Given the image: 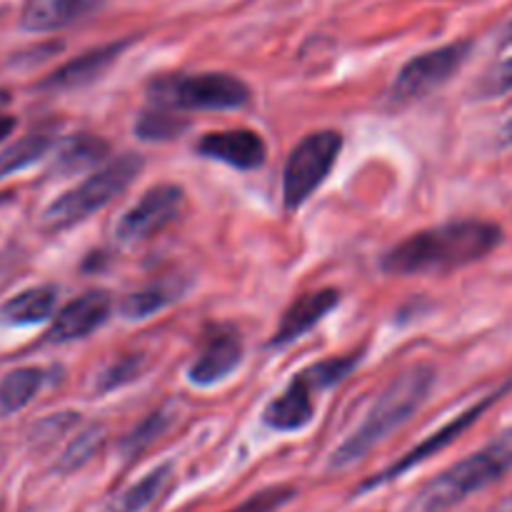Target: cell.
I'll use <instances>...</instances> for the list:
<instances>
[{"instance_id": "5b68a950", "label": "cell", "mask_w": 512, "mask_h": 512, "mask_svg": "<svg viewBox=\"0 0 512 512\" xmlns=\"http://www.w3.org/2000/svg\"><path fill=\"white\" fill-rule=\"evenodd\" d=\"M153 100L175 110H240L248 108L253 90L230 73H195L158 80Z\"/></svg>"}, {"instance_id": "cb8c5ba5", "label": "cell", "mask_w": 512, "mask_h": 512, "mask_svg": "<svg viewBox=\"0 0 512 512\" xmlns=\"http://www.w3.org/2000/svg\"><path fill=\"white\" fill-rule=\"evenodd\" d=\"M103 438H105V430L100 428V425H95V428H88V430H83L80 435H75L73 443L65 448V453L60 455V460H58L60 473H73V470L83 468V465L88 463L95 453H98L100 445H103Z\"/></svg>"}, {"instance_id": "1f68e13d", "label": "cell", "mask_w": 512, "mask_h": 512, "mask_svg": "<svg viewBox=\"0 0 512 512\" xmlns=\"http://www.w3.org/2000/svg\"><path fill=\"white\" fill-rule=\"evenodd\" d=\"M500 512H512V498L508 500V503L503 505V508H500Z\"/></svg>"}, {"instance_id": "4fadbf2b", "label": "cell", "mask_w": 512, "mask_h": 512, "mask_svg": "<svg viewBox=\"0 0 512 512\" xmlns=\"http://www.w3.org/2000/svg\"><path fill=\"white\" fill-rule=\"evenodd\" d=\"M318 393L315 385L310 383L308 373H298L288 383V388L268 403L263 410V420L268 428L278 430V433H295L313 423L315 418V403L313 395Z\"/></svg>"}, {"instance_id": "8fae6325", "label": "cell", "mask_w": 512, "mask_h": 512, "mask_svg": "<svg viewBox=\"0 0 512 512\" xmlns=\"http://www.w3.org/2000/svg\"><path fill=\"white\" fill-rule=\"evenodd\" d=\"M195 153L205 160L225 163L235 170H255L265 163V140L255 130H215L205 133L195 145Z\"/></svg>"}, {"instance_id": "d4e9b609", "label": "cell", "mask_w": 512, "mask_h": 512, "mask_svg": "<svg viewBox=\"0 0 512 512\" xmlns=\"http://www.w3.org/2000/svg\"><path fill=\"white\" fill-rule=\"evenodd\" d=\"M168 425H170V418L163 413V410L148 415V418H145L138 428L130 430L128 438H125L123 445H120V450H123L125 458H135L138 453H143V450L148 448L153 440H158L160 435L168 430Z\"/></svg>"}, {"instance_id": "3957f363", "label": "cell", "mask_w": 512, "mask_h": 512, "mask_svg": "<svg viewBox=\"0 0 512 512\" xmlns=\"http://www.w3.org/2000/svg\"><path fill=\"white\" fill-rule=\"evenodd\" d=\"M512 470V428L490 440L478 453L468 455L453 468L430 480L418 495L420 512H443L470 495L490 488Z\"/></svg>"}, {"instance_id": "7402d4cb", "label": "cell", "mask_w": 512, "mask_h": 512, "mask_svg": "<svg viewBox=\"0 0 512 512\" xmlns=\"http://www.w3.org/2000/svg\"><path fill=\"white\" fill-rule=\"evenodd\" d=\"M50 148H53V138H50V133H40V130L5 145L0 150V180L10 178V175L20 173V170L30 168L38 160H43Z\"/></svg>"}, {"instance_id": "9a60e30c", "label": "cell", "mask_w": 512, "mask_h": 512, "mask_svg": "<svg viewBox=\"0 0 512 512\" xmlns=\"http://www.w3.org/2000/svg\"><path fill=\"white\" fill-rule=\"evenodd\" d=\"M130 45V40H120V43H108L100 45V48L88 50V53L78 55V58L68 60L63 68H58L55 73H50L48 78L43 80L40 88L45 90H75L83 88V85H90L93 80H98L115 60L120 58L125 48Z\"/></svg>"}, {"instance_id": "ba28073f", "label": "cell", "mask_w": 512, "mask_h": 512, "mask_svg": "<svg viewBox=\"0 0 512 512\" xmlns=\"http://www.w3.org/2000/svg\"><path fill=\"white\" fill-rule=\"evenodd\" d=\"M185 208V190L173 183H160L145 190L143 198L120 218L115 235L120 243H143L180 218Z\"/></svg>"}, {"instance_id": "277c9868", "label": "cell", "mask_w": 512, "mask_h": 512, "mask_svg": "<svg viewBox=\"0 0 512 512\" xmlns=\"http://www.w3.org/2000/svg\"><path fill=\"white\" fill-rule=\"evenodd\" d=\"M143 165L145 160L138 153H123L120 158L110 160L108 165L88 175L83 183L60 195L55 203H50L43 213V225L50 233H60V230L83 223L85 218L105 208L115 195L123 193L138 178Z\"/></svg>"}, {"instance_id": "4316f807", "label": "cell", "mask_w": 512, "mask_h": 512, "mask_svg": "<svg viewBox=\"0 0 512 512\" xmlns=\"http://www.w3.org/2000/svg\"><path fill=\"white\" fill-rule=\"evenodd\" d=\"M140 370H143V360H140L138 355H133V358L115 360L108 370H103V373H100L98 393H110V390H118V388H123V385L133 383V380L140 375Z\"/></svg>"}, {"instance_id": "f546056e", "label": "cell", "mask_w": 512, "mask_h": 512, "mask_svg": "<svg viewBox=\"0 0 512 512\" xmlns=\"http://www.w3.org/2000/svg\"><path fill=\"white\" fill-rule=\"evenodd\" d=\"M498 145H500V148H512V118L503 125V128H500Z\"/></svg>"}, {"instance_id": "f1b7e54d", "label": "cell", "mask_w": 512, "mask_h": 512, "mask_svg": "<svg viewBox=\"0 0 512 512\" xmlns=\"http://www.w3.org/2000/svg\"><path fill=\"white\" fill-rule=\"evenodd\" d=\"M293 498V490L288 488H273V490H263L255 498H250L248 503H243L240 508H235L233 512H273L275 508H280L283 503Z\"/></svg>"}, {"instance_id": "ac0fdd59", "label": "cell", "mask_w": 512, "mask_h": 512, "mask_svg": "<svg viewBox=\"0 0 512 512\" xmlns=\"http://www.w3.org/2000/svg\"><path fill=\"white\" fill-rule=\"evenodd\" d=\"M110 153V145L103 138L90 133H78L70 135L63 145L58 148L55 155V170L58 173H80L85 168H93V165L103 163Z\"/></svg>"}, {"instance_id": "9c48e42d", "label": "cell", "mask_w": 512, "mask_h": 512, "mask_svg": "<svg viewBox=\"0 0 512 512\" xmlns=\"http://www.w3.org/2000/svg\"><path fill=\"white\" fill-rule=\"evenodd\" d=\"M508 390H510V385H505V388L495 390V393H490L488 398L480 400V403H475L473 408H468V410H465V413H460L455 420H450L448 425H443V428H440V430H435V433L430 435L428 440H423V443H420V445H415V448L410 450V453H405L403 458L398 460V463H393L388 470H383V473H380V475H375V478L365 480L363 488L358 490V495L368 493V490H375V488H380V485L390 483V480L400 478V475H405V473H408V470L418 468L420 463H425V460H430V458H433V455H438L440 450H445V448H448V445H453L455 440H458L460 435L465 433V430L473 428V425L478 423L480 418H483V413H488V410L493 408V405L498 403V400L503 398V395L508 393Z\"/></svg>"}, {"instance_id": "44dd1931", "label": "cell", "mask_w": 512, "mask_h": 512, "mask_svg": "<svg viewBox=\"0 0 512 512\" xmlns=\"http://www.w3.org/2000/svg\"><path fill=\"white\" fill-rule=\"evenodd\" d=\"M183 288H180L175 280H163V283H153L143 290H135V293L125 295L123 303H120V315L125 320H145L150 315L160 313V310L168 308L170 303L180 298Z\"/></svg>"}, {"instance_id": "7c38bea8", "label": "cell", "mask_w": 512, "mask_h": 512, "mask_svg": "<svg viewBox=\"0 0 512 512\" xmlns=\"http://www.w3.org/2000/svg\"><path fill=\"white\" fill-rule=\"evenodd\" d=\"M243 338L235 330H218L190 365L188 380L198 388H213L235 373L243 363Z\"/></svg>"}, {"instance_id": "52a82bcc", "label": "cell", "mask_w": 512, "mask_h": 512, "mask_svg": "<svg viewBox=\"0 0 512 512\" xmlns=\"http://www.w3.org/2000/svg\"><path fill=\"white\" fill-rule=\"evenodd\" d=\"M470 53H473V43L460 40V43H450L443 48L428 50L423 55H415L400 68L393 83V98L398 103H410V100H420L435 93L455 78V73L468 63Z\"/></svg>"}, {"instance_id": "484cf974", "label": "cell", "mask_w": 512, "mask_h": 512, "mask_svg": "<svg viewBox=\"0 0 512 512\" xmlns=\"http://www.w3.org/2000/svg\"><path fill=\"white\" fill-rule=\"evenodd\" d=\"M358 360H360V355H348V358H328V360H320V363L310 365L305 373H308L310 383L315 385V390H318V393H323V390L335 388L340 380L348 378L350 370L358 365Z\"/></svg>"}, {"instance_id": "30bf717a", "label": "cell", "mask_w": 512, "mask_h": 512, "mask_svg": "<svg viewBox=\"0 0 512 512\" xmlns=\"http://www.w3.org/2000/svg\"><path fill=\"white\" fill-rule=\"evenodd\" d=\"M113 313V298L105 290H90L80 298L70 300L58 315L53 325L45 333L48 343H73V340L88 338L93 330L105 325V320Z\"/></svg>"}, {"instance_id": "7a4b0ae2", "label": "cell", "mask_w": 512, "mask_h": 512, "mask_svg": "<svg viewBox=\"0 0 512 512\" xmlns=\"http://www.w3.org/2000/svg\"><path fill=\"white\" fill-rule=\"evenodd\" d=\"M435 385V370L430 365L418 363L405 368L383 393L378 395L363 423L340 443L330 458V468L343 470L363 460L373 448H378L385 438L403 428L428 400Z\"/></svg>"}, {"instance_id": "e0dca14e", "label": "cell", "mask_w": 512, "mask_h": 512, "mask_svg": "<svg viewBox=\"0 0 512 512\" xmlns=\"http://www.w3.org/2000/svg\"><path fill=\"white\" fill-rule=\"evenodd\" d=\"M55 303H58V288L55 285L25 288L0 305V323L10 325V328L40 325L53 318Z\"/></svg>"}, {"instance_id": "4dcf8cb0", "label": "cell", "mask_w": 512, "mask_h": 512, "mask_svg": "<svg viewBox=\"0 0 512 512\" xmlns=\"http://www.w3.org/2000/svg\"><path fill=\"white\" fill-rule=\"evenodd\" d=\"M503 45H512V20L505 25V30H503Z\"/></svg>"}, {"instance_id": "5bb4252c", "label": "cell", "mask_w": 512, "mask_h": 512, "mask_svg": "<svg viewBox=\"0 0 512 512\" xmlns=\"http://www.w3.org/2000/svg\"><path fill=\"white\" fill-rule=\"evenodd\" d=\"M340 303V293L333 288H320L313 293L300 295L298 300L290 303L280 318L278 328H275L273 338H270V348H285V345L295 343L303 338L308 330H313L335 305Z\"/></svg>"}, {"instance_id": "8992f818", "label": "cell", "mask_w": 512, "mask_h": 512, "mask_svg": "<svg viewBox=\"0 0 512 512\" xmlns=\"http://www.w3.org/2000/svg\"><path fill=\"white\" fill-rule=\"evenodd\" d=\"M340 150L343 135L338 130H315L295 145L283 170V203L290 213L303 208L310 195L328 180Z\"/></svg>"}, {"instance_id": "ffe728a7", "label": "cell", "mask_w": 512, "mask_h": 512, "mask_svg": "<svg viewBox=\"0 0 512 512\" xmlns=\"http://www.w3.org/2000/svg\"><path fill=\"white\" fill-rule=\"evenodd\" d=\"M170 475H173V465L170 463L158 465V468L150 470L145 478H140L138 483L130 485L128 490L115 495V498L108 503V508H105V512H143L160 493H163Z\"/></svg>"}, {"instance_id": "2e32d148", "label": "cell", "mask_w": 512, "mask_h": 512, "mask_svg": "<svg viewBox=\"0 0 512 512\" xmlns=\"http://www.w3.org/2000/svg\"><path fill=\"white\" fill-rule=\"evenodd\" d=\"M100 0H23L20 25L30 33H50L90 15Z\"/></svg>"}, {"instance_id": "603a6c76", "label": "cell", "mask_w": 512, "mask_h": 512, "mask_svg": "<svg viewBox=\"0 0 512 512\" xmlns=\"http://www.w3.org/2000/svg\"><path fill=\"white\" fill-rule=\"evenodd\" d=\"M188 128V120L175 113V108L158 103L153 108L143 110L135 120V135L148 143H165V140L180 138V133Z\"/></svg>"}, {"instance_id": "d6986e66", "label": "cell", "mask_w": 512, "mask_h": 512, "mask_svg": "<svg viewBox=\"0 0 512 512\" xmlns=\"http://www.w3.org/2000/svg\"><path fill=\"white\" fill-rule=\"evenodd\" d=\"M45 385V370L18 368L0 380V418L28 408Z\"/></svg>"}, {"instance_id": "83f0119b", "label": "cell", "mask_w": 512, "mask_h": 512, "mask_svg": "<svg viewBox=\"0 0 512 512\" xmlns=\"http://www.w3.org/2000/svg\"><path fill=\"white\" fill-rule=\"evenodd\" d=\"M512 90V55L510 58L500 60L498 65L485 73L483 83H480V95L483 98H500V95L510 93Z\"/></svg>"}, {"instance_id": "6da1fadb", "label": "cell", "mask_w": 512, "mask_h": 512, "mask_svg": "<svg viewBox=\"0 0 512 512\" xmlns=\"http://www.w3.org/2000/svg\"><path fill=\"white\" fill-rule=\"evenodd\" d=\"M503 243V230L490 220H450L420 230L388 250L383 270L388 275H445L488 258Z\"/></svg>"}]
</instances>
